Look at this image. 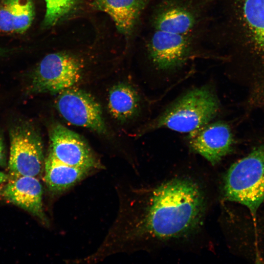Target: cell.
I'll list each match as a JSON object with an SVG mask.
<instances>
[{
	"label": "cell",
	"instance_id": "obj_13",
	"mask_svg": "<svg viewBox=\"0 0 264 264\" xmlns=\"http://www.w3.org/2000/svg\"><path fill=\"white\" fill-rule=\"evenodd\" d=\"M32 0H2L0 3V31L22 33L35 16Z\"/></svg>",
	"mask_w": 264,
	"mask_h": 264
},
{
	"label": "cell",
	"instance_id": "obj_7",
	"mask_svg": "<svg viewBox=\"0 0 264 264\" xmlns=\"http://www.w3.org/2000/svg\"><path fill=\"white\" fill-rule=\"evenodd\" d=\"M150 60L162 71H173L183 66L195 53L192 35L154 30L147 44Z\"/></svg>",
	"mask_w": 264,
	"mask_h": 264
},
{
	"label": "cell",
	"instance_id": "obj_17",
	"mask_svg": "<svg viewBox=\"0 0 264 264\" xmlns=\"http://www.w3.org/2000/svg\"><path fill=\"white\" fill-rule=\"evenodd\" d=\"M46 11L43 26L46 27L54 25L66 16L76 6L78 0H44Z\"/></svg>",
	"mask_w": 264,
	"mask_h": 264
},
{
	"label": "cell",
	"instance_id": "obj_19",
	"mask_svg": "<svg viewBox=\"0 0 264 264\" xmlns=\"http://www.w3.org/2000/svg\"><path fill=\"white\" fill-rule=\"evenodd\" d=\"M8 179V176L5 173L0 172V185L7 181Z\"/></svg>",
	"mask_w": 264,
	"mask_h": 264
},
{
	"label": "cell",
	"instance_id": "obj_14",
	"mask_svg": "<svg viewBox=\"0 0 264 264\" xmlns=\"http://www.w3.org/2000/svg\"><path fill=\"white\" fill-rule=\"evenodd\" d=\"M44 180L49 189L61 192L85 177L92 170L68 165L48 154L44 161Z\"/></svg>",
	"mask_w": 264,
	"mask_h": 264
},
{
	"label": "cell",
	"instance_id": "obj_10",
	"mask_svg": "<svg viewBox=\"0 0 264 264\" xmlns=\"http://www.w3.org/2000/svg\"><path fill=\"white\" fill-rule=\"evenodd\" d=\"M188 142L193 151L215 165L231 152L234 139L229 126L217 121L209 122L189 133Z\"/></svg>",
	"mask_w": 264,
	"mask_h": 264
},
{
	"label": "cell",
	"instance_id": "obj_3",
	"mask_svg": "<svg viewBox=\"0 0 264 264\" xmlns=\"http://www.w3.org/2000/svg\"><path fill=\"white\" fill-rule=\"evenodd\" d=\"M224 196L253 213L264 201V144L234 163L225 177Z\"/></svg>",
	"mask_w": 264,
	"mask_h": 264
},
{
	"label": "cell",
	"instance_id": "obj_2",
	"mask_svg": "<svg viewBox=\"0 0 264 264\" xmlns=\"http://www.w3.org/2000/svg\"><path fill=\"white\" fill-rule=\"evenodd\" d=\"M219 110V101L210 88H195L170 104L153 121L150 128L189 133L210 122Z\"/></svg>",
	"mask_w": 264,
	"mask_h": 264
},
{
	"label": "cell",
	"instance_id": "obj_12",
	"mask_svg": "<svg viewBox=\"0 0 264 264\" xmlns=\"http://www.w3.org/2000/svg\"><path fill=\"white\" fill-rule=\"evenodd\" d=\"M93 5L108 14L117 30L125 35L133 31L139 17L150 0H92Z\"/></svg>",
	"mask_w": 264,
	"mask_h": 264
},
{
	"label": "cell",
	"instance_id": "obj_16",
	"mask_svg": "<svg viewBox=\"0 0 264 264\" xmlns=\"http://www.w3.org/2000/svg\"><path fill=\"white\" fill-rule=\"evenodd\" d=\"M243 13L247 22L264 44V0H245Z\"/></svg>",
	"mask_w": 264,
	"mask_h": 264
},
{
	"label": "cell",
	"instance_id": "obj_1",
	"mask_svg": "<svg viewBox=\"0 0 264 264\" xmlns=\"http://www.w3.org/2000/svg\"><path fill=\"white\" fill-rule=\"evenodd\" d=\"M133 225V235L168 240L184 235L200 223L205 199L199 186L186 178H175L154 189Z\"/></svg>",
	"mask_w": 264,
	"mask_h": 264
},
{
	"label": "cell",
	"instance_id": "obj_8",
	"mask_svg": "<svg viewBox=\"0 0 264 264\" xmlns=\"http://www.w3.org/2000/svg\"><path fill=\"white\" fill-rule=\"evenodd\" d=\"M49 153L66 164L93 170L100 166L90 147L77 133L60 124H55L49 132Z\"/></svg>",
	"mask_w": 264,
	"mask_h": 264
},
{
	"label": "cell",
	"instance_id": "obj_20",
	"mask_svg": "<svg viewBox=\"0 0 264 264\" xmlns=\"http://www.w3.org/2000/svg\"><path fill=\"white\" fill-rule=\"evenodd\" d=\"M6 50L4 49L0 48V56L4 54Z\"/></svg>",
	"mask_w": 264,
	"mask_h": 264
},
{
	"label": "cell",
	"instance_id": "obj_5",
	"mask_svg": "<svg viewBox=\"0 0 264 264\" xmlns=\"http://www.w3.org/2000/svg\"><path fill=\"white\" fill-rule=\"evenodd\" d=\"M9 169L12 176L37 177L44 166L43 144L39 132L27 122L10 131Z\"/></svg>",
	"mask_w": 264,
	"mask_h": 264
},
{
	"label": "cell",
	"instance_id": "obj_15",
	"mask_svg": "<svg viewBox=\"0 0 264 264\" xmlns=\"http://www.w3.org/2000/svg\"><path fill=\"white\" fill-rule=\"evenodd\" d=\"M140 97L132 85L119 83L110 89L108 97V108L114 119L125 121L133 118L140 108Z\"/></svg>",
	"mask_w": 264,
	"mask_h": 264
},
{
	"label": "cell",
	"instance_id": "obj_6",
	"mask_svg": "<svg viewBox=\"0 0 264 264\" xmlns=\"http://www.w3.org/2000/svg\"><path fill=\"white\" fill-rule=\"evenodd\" d=\"M56 108L70 124L105 134L107 128L99 103L89 93L74 87L59 93Z\"/></svg>",
	"mask_w": 264,
	"mask_h": 264
},
{
	"label": "cell",
	"instance_id": "obj_9",
	"mask_svg": "<svg viewBox=\"0 0 264 264\" xmlns=\"http://www.w3.org/2000/svg\"><path fill=\"white\" fill-rule=\"evenodd\" d=\"M200 7L185 0H164L155 9L152 18L154 30L192 35L201 20Z\"/></svg>",
	"mask_w": 264,
	"mask_h": 264
},
{
	"label": "cell",
	"instance_id": "obj_4",
	"mask_svg": "<svg viewBox=\"0 0 264 264\" xmlns=\"http://www.w3.org/2000/svg\"><path fill=\"white\" fill-rule=\"evenodd\" d=\"M84 65L78 57L66 52L46 55L33 72L30 89L35 93H59L73 88L82 77Z\"/></svg>",
	"mask_w": 264,
	"mask_h": 264
},
{
	"label": "cell",
	"instance_id": "obj_18",
	"mask_svg": "<svg viewBox=\"0 0 264 264\" xmlns=\"http://www.w3.org/2000/svg\"><path fill=\"white\" fill-rule=\"evenodd\" d=\"M4 146L1 138L0 136V166L2 165L4 161Z\"/></svg>",
	"mask_w": 264,
	"mask_h": 264
},
{
	"label": "cell",
	"instance_id": "obj_11",
	"mask_svg": "<svg viewBox=\"0 0 264 264\" xmlns=\"http://www.w3.org/2000/svg\"><path fill=\"white\" fill-rule=\"evenodd\" d=\"M7 200L28 211L43 222L47 220L43 205V189L36 177L12 176L2 191Z\"/></svg>",
	"mask_w": 264,
	"mask_h": 264
}]
</instances>
